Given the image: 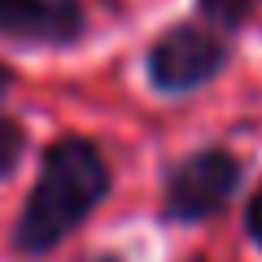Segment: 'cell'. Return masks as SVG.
<instances>
[{
    "label": "cell",
    "mask_w": 262,
    "mask_h": 262,
    "mask_svg": "<svg viewBox=\"0 0 262 262\" xmlns=\"http://www.w3.org/2000/svg\"><path fill=\"white\" fill-rule=\"evenodd\" d=\"M114 192V166L92 136H57L39 153V170L13 219V253L48 258L57 253Z\"/></svg>",
    "instance_id": "cell-1"
},
{
    "label": "cell",
    "mask_w": 262,
    "mask_h": 262,
    "mask_svg": "<svg viewBox=\"0 0 262 262\" xmlns=\"http://www.w3.org/2000/svg\"><path fill=\"white\" fill-rule=\"evenodd\" d=\"M249 166L227 144H196L162 170L158 219L166 227H206L232 210L245 192Z\"/></svg>",
    "instance_id": "cell-2"
},
{
    "label": "cell",
    "mask_w": 262,
    "mask_h": 262,
    "mask_svg": "<svg viewBox=\"0 0 262 262\" xmlns=\"http://www.w3.org/2000/svg\"><path fill=\"white\" fill-rule=\"evenodd\" d=\"M232 57H236V39L201 27L196 18H184L149 39L144 83L166 101H184V96H196L210 83H219L227 75Z\"/></svg>",
    "instance_id": "cell-3"
},
{
    "label": "cell",
    "mask_w": 262,
    "mask_h": 262,
    "mask_svg": "<svg viewBox=\"0 0 262 262\" xmlns=\"http://www.w3.org/2000/svg\"><path fill=\"white\" fill-rule=\"evenodd\" d=\"M92 35L83 0H0V44L31 53H70Z\"/></svg>",
    "instance_id": "cell-4"
},
{
    "label": "cell",
    "mask_w": 262,
    "mask_h": 262,
    "mask_svg": "<svg viewBox=\"0 0 262 262\" xmlns=\"http://www.w3.org/2000/svg\"><path fill=\"white\" fill-rule=\"evenodd\" d=\"M192 13L201 27L236 39L245 27H253L262 13V0H192Z\"/></svg>",
    "instance_id": "cell-5"
},
{
    "label": "cell",
    "mask_w": 262,
    "mask_h": 262,
    "mask_svg": "<svg viewBox=\"0 0 262 262\" xmlns=\"http://www.w3.org/2000/svg\"><path fill=\"white\" fill-rule=\"evenodd\" d=\"M27 149H31V131H27V122L0 110V184H9V179L22 170Z\"/></svg>",
    "instance_id": "cell-6"
},
{
    "label": "cell",
    "mask_w": 262,
    "mask_h": 262,
    "mask_svg": "<svg viewBox=\"0 0 262 262\" xmlns=\"http://www.w3.org/2000/svg\"><path fill=\"white\" fill-rule=\"evenodd\" d=\"M241 236L262 253V179L249 188V196H245V206H241Z\"/></svg>",
    "instance_id": "cell-7"
},
{
    "label": "cell",
    "mask_w": 262,
    "mask_h": 262,
    "mask_svg": "<svg viewBox=\"0 0 262 262\" xmlns=\"http://www.w3.org/2000/svg\"><path fill=\"white\" fill-rule=\"evenodd\" d=\"M13 83H18V75H13V66L9 61H0V101L13 92Z\"/></svg>",
    "instance_id": "cell-8"
},
{
    "label": "cell",
    "mask_w": 262,
    "mask_h": 262,
    "mask_svg": "<svg viewBox=\"0 0 262 262\" xmlns=\"http://www.w3.org/2000/svg\"><path fill=\"white\" fill-rule=\"evenodd\" d=\"M83 262H127V258H122L118 249H96V253H88Z\"/></svg>",
    "instance_id": "cell-9"
},
{
    "label": "cell",
    "mask_w": 262,
    "mask_h": 262,
    "mask_svg": "<svg viewBox=\"0 0 262 262\" xmlns=\"http://www.w3.org/2000/svg\"><path fill=\"white\" fill-rule=\"evenodd\" d=\"M184 262H210V258H201V253H192V258H184Z\"/></svg>",
    "instance_id": "cell-10"
}]
</instances>
